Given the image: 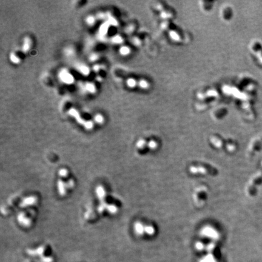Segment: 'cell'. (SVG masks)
I'll return each instance as SVG.
<instances>
[{
	"label": "cell",
	"instance_id": "cell-1",
	"mask_svg": "<svg viewBox=\"0 0 262 262\" xmlns=\"http://www.w3.org/2000/svg\"><path fill=\"white\" fill-rule=\"evenodd\" d=\"M189 171L194 175H203L214 176L218 174V171L214 167L209 164H197L191 166Z\"/></svg>",
	"mask_w": 262,
	"mask_h": 262
},
{
	"label": "cell",
	"instance_id": "cell-15",
	"mask_svg": "<svg viewBox=\"0 0 262 262\" xmlns=\"http://www.w3.org/2000/svg\"><path fill=\"white\" fill-rule=\"evenodd\" d=\"M108 24L107 23L103 24L101 26V27L100 28V34H101L102 35H105L106 34V32H108Z\"/></svg>",
	"mask_w": 262,
	"mask_h": 262
},
{
	"label": "cell",
	"instance_id": "cell-12",
	"mask_svg": "<svg viewBox=\"0 0 262 262\" xmlns=\"http://www.w3.org/2000/svg\"><path fill=\"white\" fill-rule=\"evenodd\" d=\"M77 69L81 73V74H83V75H88L89 74V70L88 67H87L85 66L80 65V66H78Z\"/></svg>",
	"mask_w": 262,
	"mask_h": 262
},
{
	"label": "cell",
	"instance_id": "cell-17",
	"mask_svg": "<svg viewBox=\"0 0 262 262\" xmlns=\"http://www.w3.org/2000/svg\"><path fill=\"white\" fill-rule=\"evenodd\" d=\"M86 89H87L89 92H91V93H93L95 91V86H94V85H93V84H92V83H88L87 85H86Z\"/></svg>",
	"mask_w": 262,
	"mask_h": 262
},
{
	"label": "cell",
	"instance_id": "cell-10",
	"mask_svg": "<svg viewBox=\"0 0 262 262\" xmlns=\"http://www.w3.org/2000/svg\"><path fill=\"white\" fill-rule=\"evenodd\" d=\"M69 113H70L71 115H72V116H74V117L77 119V120L78 121V123H80V124H85L86 122L84 121V120L80 117V115H79L78 112L76 110H75L74 109H70V110L69 111Z\"/></svg>",
	"mask_w": 262,
	"mask_h": 262
},
{
	"label": "cell",
	"instance_id": "cell-26",
	"mask_svg": "<svg viewBox=\"0 0 262 262\" xmlns=\"http://www.w3.org/2000/svg\"><path fill=\"white\" fill-rule=\"evenodd\" d=\"M97 58H98V57L96 55L93 54L92 55V57H90V60L91 61H95V60H96L97 59Z\"/></svg>",
	"mask_w": 262,
	"mask_h": 262
},
{
	"label": "cell",
	"instance_id": "cell-21",
	"mask_svg": "<svg viewBox=\"0 0 262 262\" xmlns=\"http://www.w3.org/2000/svg\"><path fill=\"white\" fill-rule=\"evenodd\" d=\"M112 41H113V43H122L123 39L119 36H115V37L113 38Z\"/></svg>",
	"mask_w": 262,
	"mask_h": 262
},
{
	"label": "cell",
	"instance_id": "cell-7",
	"mask_svg": "<svg viewBox=\"0 0 262 262\" xmlns=\"http://www.w3.org/2000/svg\"><path fill=\"white\" fill-rule=\"evenodd\" d=\"M144 227L145 224L141 222H135L134 226V229L136 234L139 235H143L144 234Z\"/></svg>",
	"mask_w": 262,
	"mask_h": 262
},
{
	"label": "cell",
	"instance_id": "cell-23",
	"mask_svg": "<svg viewBox=\"0 0 262 262\" xmlns=\"http://www.w3.org/2000/svg\"><path fill=\"white\" fill-rule=\"evenodd\" d=\"M85 126L87 129H90L92 128V127H93V123H92V122H91L90 121H87V122H86V123H85Z\"/></svg>",
	"mask_w": 262,
	"mask_h": 262
},
{
	"label": "cell",
	"instance_id": "cell-2",
	"mask_svg": "<svg viewBox=\"0 0 262 262\" xmlns=\"http://www.w3.org/2000/svg\"><path fill=\"white\" fill-rule=\"evenodd\" d=\"M208 188L203 185L197 187L193 193V200L198 207L203 206L208 197Z\"/></svg>",
	"mask_w": 262,
	"mask_h": 262
},
{
	"label": "cell",
	"instance_id": "cell-8",
	"mask_svg": "<svg viewBox=\"0 0 262 262\" xmlns=\"http://www.w3.org/2000/svg\"><path fill=\"white\" fill-rule=\"evenodd\" d=\"M155 233H156V227L152 223L145 224V227H144L145 234L152 236L155 235Z\"/></svg>",
	"mask_w": 262,
	"mask_h": 262
},
{
	"label": "cell",
	"instance_id": "cell-9",
	"mask_svg": "<svg viewBox=\"0 0 262 262\" xmlns=\"http://www.w3.org/2000/svg\"><path fill=\"white\" fill-rule=\"evenodd\" d=\"M148 146L149 150L155 151L156 149H157V148H159V143L158 141H157V140H156L155 139H151L148 142Z\"/></svg>",
	"mask_w": 262,
	"mask_h": 262
},
{
	"label": "cell",
	"instance_id": "cell-11",
	"mask_svg": "<svg viewBox=\"0 0 262 262\" xmlns=\"http://www.w3.org/2000/svg\"><path fill=\"white\" fill-rule=\"evenodd\" d=\"M31 45V41L30 39L29 38H26L24 40V45L23 46V50L24 52H27L30 47Z\"/></svg>",
	"mask_w": 262,
	"mask_h": 262
},
{
	"label": "cell",
	"instance_id": "cell-14",
	"mask_svg": "<svg viewBox=\"0 0 262 262\" xmlns=\"http://www.w3.org/2000/svg\"><path fill=\"white\" fill-rule=\"evenodd\" d=\"M120 54L123 55H128L130 53V49L126 46H123L120 48Z\"/></svg>",
	"mask_w": 262,
	"mask_h": 262
},
{
	"label": "cell",
	"instance_id": "cell-4",
	"mask_svg": "<svg viewBox=\"0 0 262 262\" xmlns=\"http://www.w3.org/2000/svg\"><path fill=\"white\" fill-rule=\"evenodd\" d=\"M60 79L66 84H71L74 82V77L66 70H62L60 74Z\"/></svg>",
	"mask_w": 262,
	"mask_h": 262
},
{
	"label": "cell",
	"instance_id": "cell-24",
	"mask_svg": "<svg viewBox=\"0 0 262 262\" xmlns=\"http://www.w3.org/2000/svg\"><path fill=\"white\" fill-rule=\"evenodd\" d=\"M196 247L198 250H202L204 248V245L202 242H198L196 245Z\"/></svg>",
	"mask_w": 262,
	"mask_h": 262
},
{
	"label": "cell",
	"instance_id": "cell-22",
	"mask_svg": "<svg viewBox=\"0 0 262 262\" xmlns=\"http://www.w3.org/2000/svg\"><path fill=\"white\" fill-rule=\"evenodd\" d=\"M86 22H87V23H88L89 25H92V24H93L94 23V22H95V18H93V17H92V16H89V17L87 18Z\"/></svg>",
	"mask_w": 262,
	"mask_h": 262
},
{
	"label": "cell",
	"instance_id": "cell-16",
	"mask_svg": "<svg viewBox=\"0 0 262 262\" xmlns=\"http://www.w3.org/2000/svg\"><path fill=\"white\" fill-rule=\"evenodd\" d=\"M139 85L143 89H147L149 87V83L147 81L141 80L139 83Z\"/></svg>",
	"mask_w": 262,
	"mask_h": 262
},
{
	"label": "cell",
	"instance_id": "cell-20",
	"mask_svg": "<svg viewBox=\"0 0 262 262\" xmlns=\"http://www.w3.org/2000/svg\"><path fill=\"white\" fill-rule=\"evenodd\" d=\"M10 60H11L13 62L16 64L18 63L19 62V59L14 54H11V55H10Z\"/></svg>",
	"mask_w": 262,
	"mask_h": 262
},
{
	"label": "cell",
	"instance_id": "cell-5",
	"mask_svg": "<svg viewBox=\"0 0 262 262\" xmlns=\"http://www.w3.org/2000/svg\"><path fill=\"white\" fill-rule=\"evenodd\" d=\"M137 148L140 154H145L149 149L148 146V142L144 139H141L139 140V141L137 143Z\"/></svg>",
	"mask_w": 262,
	"mask_h": 262
},
{
	"label": "cell",
	"instance_id": "cell-18",
	"mask_svg": "<svg viewBox=\"0 0 262 262\" xmlns=\"http://www.w3.org/2000/svg\"><path fill=\"white\" fill-rule=\"evenodd\" d=\"M127 84H128V85L129 87H131V88H134V87H135V85H136V81H135V80L134 79L130 78V79H129V80H128V81H127Z\"/></svg>",
	"mask_w": 262,
	"mask_h": 262
},
{
	"label": "cell",
	"instance_id": "cell-25",
	"mask_svg": "<svg viewBox=\"0 0 262 262\" xmlns=\"http://www.w3.org/2000/svg\"><path fill=\"white\" fill-rule=\"evenodd\" d=\"M109 22L110 23V24H112V25H117V21H115L113 18H109Z\"/></svg>",
	"mask_w": 262,
	"mask_h": 262
},
{
	"label": "cell",
	"instance_id": "cell-6",
	"mask_svg": "<svg viewBox=\"0 0 262 262\" xmlns=\"http://www.w3.org/2000/svg\"><path fill=\"white\" fill-rule=\"evenodd\" d=\"M211 143L212 144L213 146L217 149H222L223 147L224 143L223 141V140L217 136L214 135V137H212L210 139Z\"/></svg>",
	"mask_w": 262,
	"mask_h": 262
},
{
	"label": "cell",
	"instance_id": "cell-13",
	"mask_svg": "<svg viewBox=\"0 0 262 262\" xmlns=\"http://www.w3.org/2000/svg\"><path fill=\"white\" fill-rule=\"evenodd\" d=\"M235 145L234 144V143H227L226 145V150L228 152H234L235 149Z\"/></svg>",
	"mask_w": 262,
	"mask_h": 262
},
{
	"label": "cell",
	"instance_id": "cell-27",
	"mask_svg": "<svg viewBox=\"0 0 262 262\" xmlns=\"http://www.w3.org/2000/svg\"><path fill=\"white\" fill-rule=\"evenodd\" d=\"M99 69H100V67L98 66H95L93 67V70H95V71H98V70H99Z\"/></svg>",
	"mask_w": 262,
	"mask_h": 262
},
{
	"label": "cell",
	"instance_id": "cell-19",
	"mask_svg": "<svg viewBox=\"0 0 262 262\" xmlns=\"http://www.w3.org/2000/svg\"><path fill=\"white\" fill-rule=\"evenodd\" d=\"M95 121L97 123L101 124V123H102L103 122L104 118H103V116H101V115H97L96 116H95Z\"/></svg>",
	"mask_w": 262,
	"mask_h": 262
},
{
	"label": "cell",
	"instance_id": "cell-3",
	"mask_svg": "<svg viewBox=\"0 0 262 262\" xmlns=\"http://www.w3.org/2000/svg\"><path fill=\"white\" fill-rule=\"evenodd\" d=\"M201 234L203 236L213 239L218 238V237H219V234L217 230L214 229V228L211 226H206L205 227H203L201 230Z\"/></svg>",
	"mask_w": 262,
	"mask_h": 262
}]
</instances>
